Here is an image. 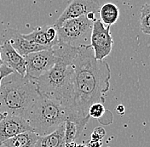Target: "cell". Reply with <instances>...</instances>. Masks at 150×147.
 <instances>
[{"label":"cell","instance_id":"cell-17","mask_svg":"<svg viewBox=\"0 0 150 147\" xmlns=\"http://www.w3.org/2000/svg\"><path fill=\"white\" fill-rule=\"evenodd\" d=\"M140 27L144 34L150 35V4H143L141 8Z\"/></svg>","mask_w":150,"mask_h":147},{"label":"cell","instance_id":"cell-10","mask_svg":"<svg viewBox=\"0 0 150 147\" xmlns=\"http://www.w3.org/2000/svg\"><path fill=\"white\" fill-rule=\"evenodd\" d=\"M33 130L24 117L12 115H5L0 121V146L7 139L21 133Z\"/></svg>","mask_w":150,"mask_h":147},{"label":"cell","instance_id":"cell-19","mask_svg":"<svg viewBox=\"0 0 150 147\" xmlns=\"http://www.w3.org/2000/svg\"><path fill=\"white\" fill-rule=\"evenodd\" d=\"M15 72V71L13 69H11L9 66H8L7 65H5L4 63L1 65L0 67V86H1V83L3 81V79H4L5 77H9L11 73ZM5 117V114L0 111V121L3 119Z\"/></svg>","mask_w":150,"mask_h":147},{"label":"cell","instance_id":"cell-8","mask_svg":"<svg viewBox=\"0 0 150 147\" xmlns=\"http://www.w3.org/2000/svg\"><path fill=\"white\" fill-rule=\"evenodd\" d=\"M100 8V4L96 0H71L55 22L54 26L58 27L67 20L78 18L90 13L96 15L99 13Z\"/></svg>","mask_w":150,"mask_h":147},{"label":"cell","instance_id":"cell-1","mask_svg":"<svg viewBox=\"0 0 150 147\" xmlns=\"http://www.w3.org/2000/svg\"><path fill=\"white\" fill-rule=\"evenodd\" d=\"M74 89L67 110V118H91L89 108L95 103H104L110 88L111 69L108 62L94 56L91 45L79 48L74 60Z\"/></svg>","mask_w":150,"mask_h":147},{"label":"cell","instance_id":"cell-9","mask_svg":"<svg viewBox=\"0 0 150 147\" xmlns=\"http://www.w3.org/2000/svg\"><path fill=\"white\" fill-rule=\"evenodd\" d=\"M0 40L9 41L11 45L14 47V49L23 57L33 52L52 48V46H44V45H39L37 44L32 43L25 39L22 36V33L13 29H7L4 31L3 33L1 34Z\"/></svg>","mask_w":150,"mask_h":147},{"label":"cell","instance_id":"cell-5","mask_svg":"<svg viewBox=\"0 0 150 147\" xmlns=\"http://www.w3.org/2000/svg\"><path fill=\"white\" fill-rule=\"evenodd\" d=\"M96 14L90 13L78 18L67 20L57 28L58 41L75 48L91 44Z\"/></svg>","mask_w":150,"mask_h":147},{"label":"cell","instance_id":"cell-15","mask_svg":"<svg viewBox=\"0 0 150 147\" xmlns=\"http://www.w3.org/2000/svg\"><path fill=\"white\" fill-rule=\"evenodd\" d=\"M100 18L104 25L106 26H112L117 22L120 17V9L119 7L112 4L107 3L101 6L100 8Z\"/></svg>","mask_w":150,"mask_h":147},{"label":"cell","instance_id":"cell-6","mask_svg":"<svg viewBox=\"0 0 150 147\" xmlns=\"http://www.w3.org/2000/svg\"><path fill=\"white\" fill-rule=\"evenodd\" d=\"M56 53L55 49L39 50L30 53L25 56L27 64V77L35 80L41 75L49 71L56 62Z\"/></svg>","mask_w":150,"mask_h":147},{"label":"cell","instance_id":"cell-20","mask_svg":"<svg viewBox=\"0 0 150 147\" xmlns=\"http://www.w3.org/2000/svg\"><path fill=\"white\" fill-rule=\"evenodd\" d=\"M106 134L105 129L102 127H97L94 129V131L91 134V139H97V140H102Z\"/></svg>","mask_w":150,"mask_h":147},{"label":"cell","instance_id":"cell-14","mask_svg":"<svg viewBox=\"0 0 150 147\" xmlns=\"http://www.w3.org/2000/svg\"><path fill=\"white\" fill-rule=\"evenodd\" d=\"M90 118L75 120L67 118L65 122V142L66 144L74 142L85 129Z\"/></svg>","mask_w":150,"mask_h":147},{"label":"cell","instance_id":"cell-12","mask_svg":"<svg viewBox=\"0 0 150 147\" xmlns=\"http://www.w3.org/2000/svg\"><path fill=\"white\" fill-rule=\"evenodd\" d=\"M65 123L50 134L38 136L35 147H65Z\"/></svg>","mask_w":150,"mask_h":147},{"label":"cell","instance_id":"cell-7","mask_svg":"<svg viewBox=\"0 0 150 147\" xmlns=\"http://www.w3.org/2000/svg\"><path fill=\"white\" fill-rule=\"evenodd\" d=\"M110 26L104 25L101 20L94 21L90 45L94 51V56L98 60H103L111 54L113 39L110 33Z\"/></svg>","mask_w":150,"mask_h":147},{"label":"cell","instance_id":"cell-16","mask_svg":"<svg viewBox=\"0 0 150 147\" xmlns=\"http://www.w3.org/2000/svg\"><path fill=\"white\" fill-rule=\"evenodd\" d=\"M22 36L25 39H27L32 43L39 44V45L53 46L52 44H50L47 41L46 36H45V26L37 27L32 32L28 34H22Z\"/></svg>","mask_w":150,"mask_h":147},{"label":"cell","instance_id":"cell-13","mask_svg":"<svg viewBox=\"0 0 150 147\" xmlns=\"http://www.w3.org/2000/svg\"><path fill=\"white\" fill-rule=\"evenodd\" d=\"M38 134L33 130L26 131L7 139L3 143L4 147H35Z\"/></svg>","mask_w":150,"mask_h":147},{"label":"cell","instance_id":"cell-18","mask_svg":"<svg viewBox=\"0 0 150 147\" xmlns=\"http://www.w3.org/2000/svg\"><path fill=\"white\" fill-rule=\"evenodd\" d=\"M105 112V108L103 106V103H95L91 106L89 108L88 114L91 117H93L96 119H100L103 116Z\"/></svg>","mask_w":150,"mask_h":147},{"label":"cell","instance_id":"cell-22","mask_svg":"<svg viewBox=\"0 0 150 147\" xmlns=\"http://www.w3.org/2000/svg\"><path fill=\"white\" fill-rule=\"evenodd\" d=\"M65 147H78V146L76 145V143L74 141V142H70V143L66 144Z\"/></svg>","mask_w":150,"mask_h":147},{"label":"cell","instance_id":"cell-2","mask_svg":"<svg viewBox=\"0 0 150 147\" xmlns=\"http://www.w3.org/2000/svg\"><path fill=\"white\" fill-rule=\"evenodd\" d=\"M56 53V62L45 73L34 81L39 93L48 98L54 99L67 107L74 89V60L79 48L57 42L53 45Z\"/></svg>","mask_w":150,"mask_h":147},{"label":"cell","instance_id":"cell-23","mask_svg":"<svg viewBox=\"0 0 150 147\" xmlns=\"http://www.w3.org/2000/svg\"><path fill=\"white\" fill-rule=\"evenodd\" d=\"M117 110L120 111V113H123V111H124V107H123V106H119L117 107Z\"/></svg>","mask_w":150,"mask_h":147},{"label":"cell","instance_id":"cell-3","mask_svg":"<svg viewBox=\"0 0 150 147\" xmlns=\"http://www.w3.org/2000/svg\"><path fill=\"white\" fill-rule=\"evenodd\" d=\"M40 95L36 82L17 72L9 75V79H3L0 86V111L5 115L24 117Z\"/></svg>","mask_w":150,"mask_h":147},{"label":"cell","instance_id":"cell-4","mask_svg":"<svg viewBox=\"0 0 150 147\" xmlns=\"http://www.w3.org/2000/svg\"><path fill=\"white\" fill-rule=\"evenodd\" d=\"M67 119V110L64 104L40 94L30 110L27 121L33 131L44 136L56 130Z\"/></svg>","mask_w":150,"mask_h":147},{"label":"cell","instance_id":"cell-25","mask_svg":"<svg viewBox=\"0 0 150 147\" xmlns=\"http://www.w3.org/2000/svg\"><path fill=\"white\" fill-rule=\"evenodd\" d=\"M0 49H1V44H0Z\"/></svg>","mask_w":150,"mask_h":147},{"label":"cell","instance_id":"cell-21","mask_svg":"<svg viewBox=\"0 0 150 147\" xmlns=\"http://www.w3.org/2000/svg\"><path fill=\"white\" fill-rule=\"evenodd\" d=\"M103 143L102 140H97V139H91L88 143L87 147H102Z\"/></svg>","mask_w":150,"mask_h":147},{"label":"cell","instance_id":"cell-24","mask_svg":"<svg viewBox=\"0 0 150 147\" xmlns=\"http://www.w3.org/2000/svg\"><path fill=\"white\" fill-rule=\"evenodd\" d=\"M78 147H87V146H85L84 145H79V146H78Z\"/></svg>","mask_w":150,"mask_h":147},{"label":"cell","instance_id":"cell-11","mask_svg":"<svg viewBox=\"0 0 150 147\" xmlns=\"http://www.w3.org/2000/svg\"><path fill=\"white\" fill-rule=\"evenodd\" d=\"M1 44V55L4 63L13 69L16 72L26 77L27 64L25 57L21 55L14 49L9 41H3Z\"/></svg>","mask_w":150,"mask_h":147}]
</instances>
